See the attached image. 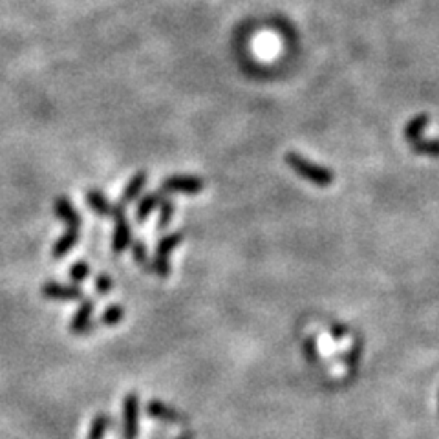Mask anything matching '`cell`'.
<instances>
[{"label":"cell","instance_id":"24","mask_svg":"<svg viewBox=\"0 0 439 439\" xmlns=\"http://www.w3.org/2000/svg\"><path fill=\"white\" fill-rule=\"evenodd\" d=\"M304 350H306V355L310 357V359H315L317 357V341L313 337H310L306 341L304 344Z\"/></svg>","mask_w":439,"mask_h":439},{"label":"cell","instance_id":"22","mask_svg":"<svg viewBox=\"0 0 439 439\" xmlns=\"http://www.w3.org/2000/svg\"><path fill=\"white\" fill-rule=\"evenodd\" d=\"M330 335L333 337V341L341 343V341H344V339L348 337L350 330L348 326H344V324H341V322H333L332 326H330Z\"/></svg>","mask_w":439,"mask_h":439},{"label":"cell","instance_id":"10","mask_svg":"<svg viewBox=\"0 0 439 439\" xmlns=\"http://www.w3.org/2000/svg\"><path fill=\"white\" fill-rule=\"evenodd\" d=\"M86 204L90 207L97 216H103V218H108V216H112L114 213V205L108 202V198L105 194L99 191V189H90V191H86Z\"/></svg>","mask_w":439,"mask_h":439},{"label":"cell","instance_id":"19","mask_svg":"<svg viewBox=\"0 0 439 439\" xmlns=\"http://www.w3.org/2000/svg\"><path fill=\"white\" fill-rule=\"evenodd\" d=\"M110 423H112V419L108 418L107 414H99V416L94 419V423H92L88 439H103V436L107 434V430H108V427H110Z\"/></svg>","mask_w":439,"mask_h":439},{"label":"cell","instance_id":"23","mask_svg":"<svg viewBox=\"0 0 439 439\" xmlns=\"http://www.w3.org/2000/svg\"><path fill=\"white\" fill-rule=\"evenodd\" d=\"M359 359H361V343L357 341V343L348 350V354H346V363H348V366L352 368V366L357 365V361Z\"/></svg>","mask_w":439,"mask_h":439},{"label":"cell","instance_id":"1","mask_svg":"<svg viewBox=\"0 0 439 439\" xmlns=\"http://www.w3.org/2000/svg\"><path fill=\"white\" fill-rule=\"evenodd\" d=\"M284 160L286 165L290 167L291 171L297 172L302 180L313 183L317 187H330L335 182L333 171H330L328 167L317 165L313 161L306 160L304 156L297 154V152H288Z\"/></svg>","mask_w":439,"mask_h":439},{"label":"cell","instance_id":"3","mask_svg":"<svg viewBox=\"0 0 439 439\" xmlns=\"http://www.w3.org/2000/svg\"><path fill=\"white\" fill-rule=\"evenodd\" d=\"M205 183L198 176L189 174H172L161 182L160 191L165 194H185V196H196L204 191Z\"/></svg>","mask_w":439,"mask_h":439},{"label":"cell","instance_id":"13","mask_svg":"<svg viewBox=\"0 0 439 439\" xmlns=\"http://www.w3.org/2000/svg\"><path fill=\"white\" fill-rule=\"evenodd\" d=\"M147 412L149 416L156 419H161V421H165V423H180V421H185L182 414L176 412L174 408L167 407L165 403H160V401H150L149 407H147Z\"/></svg>","mask_w":439,"mask_h":439},{"label":"cell","instance_id":"21","mask_svg":"<svg viewBox=\"0 0 439 439\" xmlns=\"http://www.w3.org/2000/svg\"><path fill=\"white\" fill-rule=\"evenodd\" d=\"M112 288H114V282H112V279H110V275H107V273L97 275L96 277V291L97 293L101 295V297H107V295L112 291Z\"/></svg>","mask_w":439,"mask_h":439},{"label":"cell","instance_id":"18","mask_svg":"<svg viewBox=\"0 0 439 439\" xmlns=\"http://www.w3.org/2000/svg\"><path fill=\"white\" fill-rule=\"evenodd\" d=\"M410 149L421 156H439V140H418L410 143Z\"/></svg>","mask_w":439,"mask_h":439},{"label":"cell","instance_id":"25","mask_svg":"<svg viewBox=\"0 0 439 439\" xmlns=\"http://www.w3.org/2000/svg\"><path fill=\"white\" fill-rule=\"evenodd\" d=\"M180 439H193V434H185V436H182Z\"/></svg>","mask_w":439,"mask_h":439},{"label":"cell","instance_id":"11","mask_svg":"<svg viewBox=\"0 0 439 439\" xmlns=\"http://www.w3.org/2000/svg\"><path fill=\"white\" fill-rule=\"evenodd\" d=\"M163 196H165V193L156 191V193H149L140 200V204L136 207V220H138V224H145L147 218L160 207Z\"/></svg>","mask_w":439,"mask_h":439},{"label":"cell","instance_id":"16","mask_svg":"<svg viewBox=\"0 0 439 439\" xmlns=\"http://www.w3.org/2000/svg\"><path fill=\"white\" fill-rule=\"evenodd\" d=\"M123 317H125V308H123V306H121V304H110L107 308V310L103 311L101 319H99V324H103V326H108V328L118 326L119 322L123 321Z\"/></svg>","mask_w":439,"mask_h":439},{"label":"cell","instance_id":"20","mask_svg":"<svg viewBox=\"0 0 439 439\" xmlns=\"http://www.w3.org/2000/svg\"><path fill=\"white\" fill-rule=\"evenodd\" d=\"M90 273L92 268L88 266V262H85V260H77L70 268V271H68V277H70L72 282L79 284V282H85V280L90 277Z\"/></svg>","mask_w":439,"mask_h":439},{"label":"cell","instance_id":"7","mask_svg":"<svg viewBox=\"0 0 439 439\" xmlns=\"http://www.w3.org/2000/svg\"><path fill=\"white\" fill-rule=\"evenodd\" d=\"M94 308H96V302L92 299L85 300L81 308L77 310V313L74 315L70 322V332L72 333H90L94 330V322H92V313H94Z\"/></svg>","mask_w":439,"mask_h":439},{"label":"cell","instance_id":"2","mask_svg":"<svg viewBox=\"0 0 439 439\" xmlns=\"http://www.w3.org/2000/svg\"><path fill=\"white\" fill-rule=\"evenodd\" d=\"M183 238H185V233H183V231H174V233H169V235H165L158 242L154 260H152V271H154L160 279H167L169 273H171L169 257H171V253L182 244Z\"/></svg>","mask_w":439,"mask_h":439},{"label":"cell","instance_id":"17","mask_svg":"<svg viewBox=\"0 0 439 439\" xmlns=\"http://www.w3.org/2000/svg\"><path fill=\"white\" fill-rule=\"evenodd\" d=\"M132 257H134L136 264L141 266L143 269H149L152 271V262H150V257H149V249H147L145 242L141 240H134L132 244Z\"/></svg>","mask_w":439,"mask_h":439},{"label":"cell","instance_id":"6","mask_svg":"<svg viewBox=\"0 0 439 439\" xmlns=\"http://www.w3.org/2000/svg\"><path fill=\"white\" fill-rule=\"evenodd\" d=\"M44 299L50 300H81L83 299V290L79 286L59 284V282H48L41 288Z\"/></svg>","mask_w":439,"mask_h":439},{"label":"cell","instance_id":"8","mask_svg":"<svg viewBox=\"0 0 439 439\" xmlns=\"http://www.w3.org/2000/svg\"><path fill=\"white\" fill-rule=\"evenodd\" d=\"M54 213L55 216H57L63 224L68 225V227H75V229H79L81 227V215L77 213V209L74 207L70 198L59 196V198L55 200Z\"/></svg>","mask_w":439,"mask_h":439},{"label":"cell","instance_id":"5","mask_svg":"<svg viewBox=\"0 0 439 439\" xmlns=\"http://www.w3.org/2000/svg\"><path fill=\"white\" fill-rule=\"evenodd\" d=\"M123 421H125V439H136L138 436V425H140V399L136 392H130L125 397L123 407Z\"/></svg>","mask_w":439,"mask_h":439},{"label":"cell","instance_id":"9","mask_svg":"<svg viewBox=\"0 0 439 439\" xmlns=\"http://www.w3.org/2000/svg\"><path fill=\"white\" fill-rule=\"evenodd\" d=\"M147 182H149V174H147L145 171L136 172L134 176L130 178V182L127 183V187L123 189V194H121V200H119V204H121V205L132 204L134 200L140 198L141 191L145 189Z\"/></svg>","mask_w":439,"mask_h":439},{"label":"cell","instance_id":"14","mask_svg":"<svg viewBox=\"0 0 439 439\" xmlns=\"http://www.w3.org/2000/svg\"><path fill=\"white\" fill-rule=\"evenodd\" d=\"M430 123V116L429 114H419V116H416L414 119H410L407 123V127H405V140L408 141V143H414V141H418L423 138V132L425 129L429 127Z\"/></svg>","mask_w":439,"mask_h":439},{"label":"cell","instance_id":"12","mask_svg":"<svg viewBox=\"0 0 439 439\" xmlns=\"http://www.w3.org/2000/svg\"><path fill=\"white\" fill-rule=\"evenodd\" d=\"M77 242H79V229L68 227L65 235L61 236L59 240L54 244V247H52V257H54L55 260L65 258L66 255H68L75 246H77Z\"/></svg>","mask_w":439,"mask_h":439},{"label":"cell","instance_id":"15","mask_svg":"<svg viewBox=\"0 0 439 439\" xmlns=\"http://www.w3.org/2000/svg\"><path fill=\"white\" fill-rule=\"evenodd\" d=\"M158 209H160V216H158V225H156V229L165 231L167 227L171 225L172 216H174V213H176V205H174V202L169 198V194H165Z\"/></svg>","mask_w":439,"mask_h":439},{"label":"cell","instance_id":"4","mask_svg":"<svg viewBox=\"0 0 439 439\" xmlns=\"http://www.w3.org/2000/svg\"><path fill=\"white\" fill-rule=\"evenodd\" d=\"M112 218L114 224H116L112 236V251L116 255H121L132 244V229H130L129 220H127V215H125V205H114Z\"/></svg>","mask_w":439,"mask_h":439}]
</instances>
